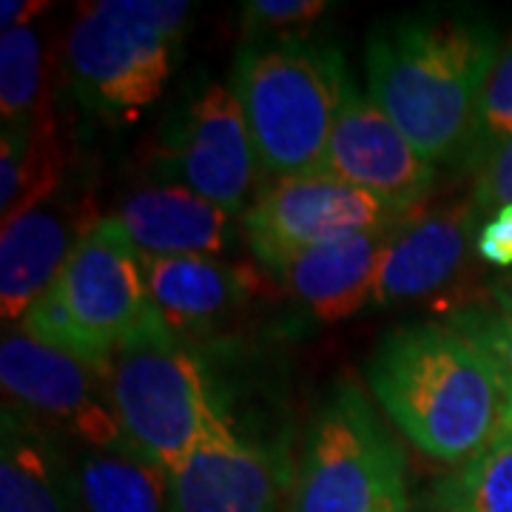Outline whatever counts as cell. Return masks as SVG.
Segmentation results:
<instances>
[{
	"mask_svg": "<svg viewBox=\"0 0 512 512\" xmlns=\"http://www.w3.org/2000/svg\"><path fill=\"white\" fill-rule=\"evenodd\" d=\"M501 35L476 12H416L367 37V94L430 163H458Z\"/></svg>",
	"mask_w": 512,
	"mask_h": 512,
	"instance_id": "1",
	"label": "cell"
},
{
	"mask_svg": "<svg viewBox=\"0 0 512 512\" xmlns=\"http://www.w3.org/2000/svg\"><path fill=\"white\" fill-rule=\"evenodd\" d=\"M370 396L416 450L467 464L498 436L510 384L447 322H407L384 333L365 365Z\"/></svg>",
	"mask_w": 512,
	"mask_h": 512,
	"instance_id": "2",
	"label": "cell"
},
{
	"mask_svg": "<svg viewBox=\"0 0 512 512\" xmlns=\"http://www.w3.org/2000/svg\"><path fill=\"white\" fill-rule=\"evenodd\" d=\"M228 86L265 180L322 174L353 86L339 46L299 35L259 40L239 52Z\"/></svg>",
	"mask_w": 512,
	"mask_h": 512,
	"instance_id": "3",
	"label": "cell"
},
{
	"mask_svg": "<svg viewBox=\"0 0 512 512\" xmlns=\"http://www.w3.org/2000/svg\"><path fill=\"white\" fill-rule=\"evenodd\" d=\"M32 339L109 373L120 350L168 330L154 308L143 259L123 225L97 220L77 242L55 285L23 316Z\"/></svg>",
	"mask_w": 512,
	"mask_h": 512,
	"instance_id": "4",
	"label": "cell"
},
{
	"mask_svg": "<svg viewBox=\"0 0 512 512\" xmlns=\"http://www.w3.org/2000/svg\"><path fill=\"white\" fill-rule=\"evenodd\" d=\"M185 0H97L77 9L66 60L80 97L111 120L151 109L171 80L185 23Z\"/></svg>",
	"mask_w": 512,
	"mask_h": 512,
	"instance_id": "5",
	"label": "cell"
},
{
	"mask_svg": "<svg viewBox=\"0 0 512 512\" xmlns=\"http://www.w3.org/2000/svg\"><path fill=\"white\" fill-rule=\"evenodd\" d=\"M402 484V447L362 384H333L308 424L291 512H379Z\"/></svg>",
	"mask_w": 512,
	"mask_h": 512,
	"instance_id": "6",
	"label": "cell"
},
{
	"mask_svg": "<svg viewBox=\"0 0 512 512\" xmlns=\"http://www.w3.org/2000/svg\"><path fill=\"white\" fill-rule=\"evenodd\" d=\"M106 382L128 447L165 470L197 447L208 421L220 413L200 359L171 330L120 350Z\"/></svg>",
	"mask_w": 512,
	"mask_h": 512,
	"instance_id": "7",
	"label": "cell"
},
{
	"mask_svg": "<svg viewBox=\"0 0 512 512\" xmlns=\"http://www.w3.org/2000/svg\"><path fill=\"white\" fill-rule=\"evenodd\" d=\"M160 177L228 214H245L262 188V168L231 86L200 83L165 120L157 146ZM256 200V197H254Z\"/></svg>",
	"mask_w": 512,
	"mask_h": 512,
	"instance_id": "8",
	"label": "cell"
},
{
	"mask_svg": "<svg viewBox=\"0 0 512 512\" xmlns=\"http://www.w3.org/2000/svg\"><path fill=\"white\" fill-rule=\"evenodd\" d=\"M3 404L18 407L49 433L60 430L89 450L126 447L106 373L32 339L23 328L0 342Z\"/></svg>",
	"mask_w": 512,
	"mask_h": 512,
	"instance_id": "9",
	"label": "cell"
},
{
	"mask_svg": "<svg viewBox=\"0 0 512 512\" xmlns=\"http://www.w3.org/2000/svg\"><path fill=\"white\" fill-rule=\"evenodd\" d=\"M404 217L410 214L396 211L356 185L330 174H311L268 180L242 214V231L256 259L279 271L308 248L393 225Z\"/></svg>",
	"mask_w": 512,
	"mask_h": 512,
	"instance_id": "10",
	"label": "cell"
},
{
	"mask_svg": "<svg viewBox=\"0 0 512 512\" xmlns=\"http://www.w3.org/2000/svg\"><path fill=\"white\" fill-rule=\"evenodd\" d=\"M322 174L356 185L402 214L419 211L436 185V165L356 86H350L333 126Z\"/></svg>",
	"mask_w": 512,
	"mask_h": 512,
	"instance_id": "11",
	"label": "cell"
},
{
	"mask_svg": "<svg viewBox=\"0 0 512 512\" xmlns=\"http://www.w3.org/2000/svg\"><path fill=\"white\" fill-rule=\"evenodd\" d=\"M279 493V461L242 439L222 413H214L197 447L168 470L171 512H279Z\"/></svg>",
	"mask_w": 512,
	"mask_h": 512,
	"instance_id": "12",
	"label": "cell"
},
{
	"mask_svg": "<svg viewBox=\"0 0 512 512\" xmlns=\"http://www.w3.org/2000/svg\"><path fill=\"white\" fill-rule=\"evenodd\" d=\"M481 217L476 200H458L402 220L384 254L370 305L387 311L444 291L467 265Z\"/></svg>",
	"mask_w": 512,
	"mask_h": 512,
	"instance_id": "13",
	"label": "cell"
},
{
	"mask_svg": "<svg viewBox=\"0 0 512 512\" xmlns=\"http://www.w3.org/2000/svg\"><path fill=\"white\" fill-rule=\"evenodd\" d=\"M399 225L402 220L308 248L274 274L316 319H348L373 302L384 254Z\"/></svg>",
	"mask_w": 512,
	"mask_h": 512,
	"instance_id": "14",
	"label": "cell"
},
{
	"mask_svg": "<svg viewBox=\"0 0 512 512\" xmlns=\"http://www.w3.org/2000/svg\"><path fill=\"white\" fill-rule=\"evenodd\" d=\"M94 222L83 220L80 208L52 205V202H43L3 222V234H0L3 322H23L29 308L55 285L77 242Z\"/></svg>",
	"mask_w": 512,
	"mask_h": 512,
	"instance_id": "15",
	"label": "cell"
},
{
	"mask_svg": "<svg viewBox=\"0 0 512 512\" xmlns=\"http://www.w3.org/2000/svg\"><path fill=\"white\" fill-rule=\"evenodd\" d=\"M154 308L174 336L222 325L254 291L256 276L217 256H140Z\"/></svg>",
	"mask_w": 512,
	"mask_h": 512,
	"instance_id": "16",
	"label": "cell"
},
{
	"mask_svg": "<svg viewBox=\"0 0 512 512\" xmlns=\"http://www.w3.org/2000/svg\"><path fill=\"white\" fill-rule=\"evenodd\" d=\"M231 217L183 185H154L128 194L114 220L140 256H217L231 248Z\"/></svg>",
	"mask_w": 512,
	"mask_h": 512,
	"instance_id": "17",
	"label": "cell"
},
{
	"mask_svg": "<svg viewBox=\"0 0 512 512\" xmlns=\"http://www.w3.org/2000/svg\"><path fill=\"white\" fill-rule=\"evenodd\" d=\"M77 495L57 464L52 433L18 407L3 404L0 512H74Z\"/></svg>",
	"mask_w": 512,
	"mask_h": 512,
	"instance_id": "18",
	"label": "cell"
},
{
	"mask_svg": "<svg viewBox=\"0 0 512 512\" xmlns=\"http://www.w3.org/2000/svg\"><path fill=\"white\" fill-rule=\"evenodd\" d=\"M72 484L83 512H171L168 470L128 444L86 453Z\"/></svg>",
	"mask_w": 512,
	"mask_h": 512,
	"instance_id": "19",
	"label": "cell"
},
{
	"mask_svg": "<svg viewBox=\"0 0 512 512\" xmlns=\"http://www.w3.org/2000/svg\"><path fill=\"white\" fill-rule=\"evenodd\" d=\"M63 180V143L57 120L26 131L3 128L0 140V214L3 222L37 208Z\"/></svg>",
	"mask_w": 512,
	"mask_h": 512,
	"instance_id": "20",
	"label": "cell"
},
{
	"mask_svg": "<svg viewBox=\"0 0 512 512\" xmlns=\"http://www.w3.org/2000/svg\"><path fill=\"white\" fill-rule=\"evenodd\" d=\"M0 114L3 128L26 131L55 120L43 40L32 26L0 35Z\"/></svg>",
	"mask_w": 512,
	"mask_h": 512,
	"instance_id": "21",
	"label": "cell"
},
{
	"mask_svg": "<svg viewBox=\"0 0 512 512\" xmlns=\"http://www.w3.org/2000/svg\"><path fill=\"white\" fill-rule=\"evenodd\" d=\"M444 512H512V430H501L478 456L436 487Z\"/></svg>",
	"mask_w": 512,
	"mask_h": 512,
	"instance_id": "22",
	"label": "cell"
},
{
	"mask_svg": "<svg viewBox=\"0 0 512 512\" xmlns=\"http://www.w3.org/2000/svg\"><path fill=\"white\" fill-rule=\"evenodd\" d=\"M507 140H512V40L501 49L478 97L473 123L458 154V171L478 177Z\"/></svg>",
	"mask_w": 512,
	"mask_h": 512,
	"instance_id": "23",
	"label": "cell"
},
{
	"mask_svg": "<svg viewBox=\"0 0 512 512\" xmlns=\"http://www.w3.org/2000/svg\"><path fill=\"white\" fill-rule=\"evenodd\" d=\"M447 325L461 336H467L493 362L495 370L504 376V382L510 384L512 393V322H507L493 308L470 305L450 313Z\"/></svg>",
	"mask_w": 512,
	"mask_h": 512,
	"instance_id": "24",
	"label": "cell"
},
{
	"mask_svg": "<svg viewBox=\"0 0 512 512\" xmlns=\"http://www.w3.org/2000/svg\"><path fill=\"white\" fill-rule=\"evenodd\" d=\"M328 12L325 0H251L242 6L245 37H285L288 29L308 26Z\"/></svg>",
	"mask_w": 512,
	"mask_h": 512,
	"instance_id": "25",
	"label": "cell"
},
{
	"mask_svg": "<svg viewBox=\"0 0 512 512\" xmlns=\"http://www.w3.org/2000/svg\"><path fill=\"white\" fill-rule=\"evenodd\" d=\"M473 200L481 214H495L512 205V140L493 154V160L481 168L473 188Z\"/></svg>",
	"mask_w": 512,
	"mask_h": 512,
	"instance_id": "26",
	"label": "cell"
},
{
	"mask_svg": "<svg viewBox=\"0 0 512 512\" xmlns=\"http://www.w3.org/2000/svg\"><path fill=\"white\" fill-rule=\"evenodd\" d=\"M476 254L495 268H512V205L495 211L478 228Z\"/></svg>",
	"mask_w": 512,
	"mask_h": 512,
	"instance_id": "27",
	"label": "cell"
},
{
	"mask_svg": "<svg viewBox=\"0 0 512 512\" xmlns=\"http://www.w3.org/2000/svg\"><path fill=\"white\" fill-rule=\"evenodd\" d=\"M46 9H52V3H43V0H3L0 3V26H3V32L26 29L29 20L43 15Z\"/></svg>",
	"mask_w": 512,
	"mask_h": 512,
	"instance_id": "28",
	"label": "cell"
},
{
	"mask_svg": "<svg viewBox=\"0 0 512 512\" xmlns=\"http://www.w3.org/2000/svg\"><path fill=\"white\" fill-rule=\"evenodd\" d=\"M490 302L495 313H501L507 322H512V274L501 276L490 285Z\"/></svg>",
	"mask_w": 512,
	"mask_h": 512,
	"instance_id": "29",
	"label": "cell"
},
{
	"mask_svg": "<svg viewBox=\"0 0 512 512\" xmlns=\"http://www.w3.org/2000/svg\"><path fill=\"white\" fill-rule=\"evenodd\" d=\"M379 512H410V507H407V493H404V484L402 487H396L393 493L384 498Z\"/></svg>",
	"mask_w": 512,
	"mask_h": 512,
	"instance_id": "30",
	"label": "cell"
},
{
	"mask_svg": "<svg viewBox=\"0 0 512 512\" xmlns=\"http://www.w3.org/2000/svg\"><path fill=\"white\" fill-rule=\"evenodd\" d=\"M501 430H512V393H510V402H507V413H504V421H501ZM498 430V433H501Z\"/></svg>",
	"mask_w": 512,
	"mask_h": 512,
	"instance_id": "31",
	"label": "cell"
}]
</instances>
